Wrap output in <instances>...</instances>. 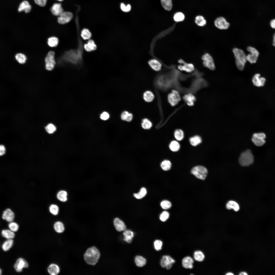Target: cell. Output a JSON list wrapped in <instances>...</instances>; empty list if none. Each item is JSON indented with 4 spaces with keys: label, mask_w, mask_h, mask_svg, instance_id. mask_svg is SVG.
I'll use <instances>...</instances> for the list:
<instances>
[{
    "label": "cell",
    "mask_w": 275,
    "mask_h": 275,
    "mask_svg": "<svg viewBox=\"0 0 275 275\" xmlns=\"http://www.w3.org/2000/svg\"><path fill=\"white\" fill-rule=\"evenodd\" d=\"M100 256V253L98 249L95 246L88 248L84 254L85 260L88 264L93 265L98 262Z\"/></svg>",
    "instance_id": "obj_1"
},
{
    "label": "cell",
    "mask_w": 275,
    "mask_h": 275,
    "mask_svg": "<svg viewBox=\"0 0 275 275\" xmlns=\"http://www.w3.org/2000/svg\"><path fill=\"white\" fill-rule=\"evenodd\" d=\"M232 52L235 59V64L237 68L240 71L244 68L247 60L246 55L242 49L237 48H234Z\"/></svg>",
    "instance_id": "obj_2"
},
{
    "label": "cell",
    "mask_w": 275,
    "mask_h": 275,
    "mask_svg": "<svg viewBox=\"0 0 275 275\" xmlns=\"http://www.w3.org/2000/svg\"><path fill=\"white\" fill-rule=\"evenodd\" d=\"M55 53L54 51L50 50L48 52L45 57L44 61L45 68L47 70H52L56 65L55 59Z\"/></svg>",
    "instance_id": "obj_3"
},
{
    "label": "cell",
    "mask_w": 275,
    "mask_h": 275,
    "mask_svg": "<svg viewBox=\"0 0 275 275\" xmlns=\"http://www.w3.org/2000/svg\"><path fill=\"white\" fill-rule=\"evenodd\" d=\"M254 161V158L251 151L247 150L243 152L239 158L240 164L243 166H248L252 164Z\"/></svg>",
    "instance_id": "obj_4"
},
{
    "label": "cell",
    "mask_w": 275,
    "mask_h": 275,
    "mask_svg": "<svg viewBox=\"0 0 275 275\" xmlns=\"http://www.w3.org/2000/svg\"><path fill=\"white\" fill-rule=\"evenodd\" d=\"M191 173L197 178L204 180L207 177L208 171L204 167L199 166L194 167L191 171Z\"/></svg>",
    "instance_id": "obj_5"
},
{
    "label": "cell",
    "mask_w": 275,
    "mask_h": 275,
    "mask_svg": "<svg viewBox=\"0 0 275 275\" xmlns=\"http://www.w3.org/2000/svg\"><path fill=\"white\" fill-rule=\"evenodd\" d=\"M167 99L169 104L171 106H174L177 105L180 101L181 97L179 93L177 91L173 90L168 95Z\"/></svg>",
    "instance_id": "obj_6"
},
{
    "label": "cell",
    "mask_w": 275,
    "mask_h": 275,
    "mask_svg": "<svg viewBox=\"0 0 275 275\" xmlns=\"http://www.w3.org/2000/svg\"><path fill=\"white\" fill-rule=\"evenodd\" d=\"M203 66L211 70H214L215 68L213 59L212 56L208 53L204 54L202 57Z\"/></svg>",
    "instance_id": "obj_7"
},
{
    "label": "cell",
    "mask_w": 275,
    "mask_h": 275,
    "mask_svg": "<svg viewBox=\"0 0 275 275\" xmlns=\"http://www.w3.org/2000/svg\"><path fill=\"white\" fill-rule=\"evenodd\" d=\"M175 260L169 255H164L162 257L160 261L161 266L163 268L169 270L172 267Z\"/></svg>",
    "instance_id": "obj_8"
},
{
    "label": "cell",
    "mask_w": 275,
    "mask_h": 275,
    "mask_svg": "<svg viewBox=\"0 0 275 275\" xmlns=\"http://www.w3.org/2000/svg\"><path fill=\"white\" fill-rule=\"evenodd\" d=\"M266 135L263 133H254L253 136L252 141L254 144L257 146L263 145L265 143V139Z\"/></svg>",
    "instance_id": "obj_9"
},
{
    "label": "cell",
    "mask_w": 275,
    "mask_h": 275,
    "mask_svg": "<svg viewBox=\"0 0 275 275\" xmlns=\"http://www.w3.org/2000/svg\"><path fill=\"white\" fill-rule=\"evenodd\" d=\"M215 26L220 30H226L230 26V24L225 19L222 17L217 18L214 22Z\"/></svg>",
    "instance_id": "obj_10"
},
{
    "label": "cell",
    "mask_w": 275,
    "mask_h": 275,
    "mask_svg": "<svg viewBox=\"0 0 275 275\" xmlns=\"http://www.w3.org/2000/svg\"><path fill=\"white\" fill-rule=\"evenodd\" d=\"M73 17V14L69 12H63L58 18V23L61 24H64L69 22Z\"/></svg>",
    "instance_id": "obj_11"
},
{
    "label": "cell",
    "mask_w": 275,
    "mask_h": 275,
    "mask_svg": "<svg viewBox=\"0 0 275 275\" xmlns=\"http://www.w3.org/2000/svg\"><path fill=\"white\" fill-rule=\"evenodd\" d=\"M28 267V263L24 259L22 258H18L14 265L15 270L18 272L22 271L23 268H27Z\"/></svg>",
    "instance_id": "obj_12"
},
{
    "label": "cell",
    "mask_w": 275,
    "mask_h": 275,
    "mask_svg": "<svg viewBox=\"0 0 275 275\" xmlns=\"http://www.w3.org/2000/svg\"><path fill=\"white\" fill-rule=\"evenodd\" d=\"M266 81V79L264 77L260 76V75L259 73L255 74L252 79V82L253 85L259 87L264 86Z\"/></svg>",
    "instance_id": "obj_13"
},
{
    "label": "cell",
    "mask_w": 275,
    "mask_h": 275,
    "mask_svg": "<svg viewBox=\"0 0 275 275\" xmlns=\"http://www.w3.org/2000/svg\"><path fill=\"white\" fill-rule=\"evenodd\" d=\"M178 62L180 63L183 64L182 65H179L178 66V68L180 70L188 73L194 71V67L193 64L186 63L182 59L179 60Z\"/></svg>",
    "instance_id": "obj_14"
},
{
    "label": "cell",
    "mask_w": 275,
    "mask_h": 275,
    "mask_svg": "<svg viewBox=\"0 0 275 275\" xmlns=\"http://www.w3.org/2000/svg\"><path fill=\"white\" fill-rule=\"evenodd\" d=\"M84 48L86 51L91 52L96 50L97 48V46L94 41L90 39L88 40L87 43L84 44Z\"/></svg>",
    "instance_id": "obj_15"
},
{
    "label": "cell",
    "mask_w": 275,
    "mask_h": 275,
    "mask_svg": "<svg viewBox=\"0 0 275 275\" xmlns=\"http://www.w3.org/2000/svg\"><path fill=\"white\" fill-rule=\"evenodd\" d=\"M15 217L14 212L10 209L8 208L3 212L2 218L9 222H12Z\"/></svg>",
    "instance_id": "obj_16"
},
{
    "label": "cell",
    "mask_w": 275,
    "mask_h": 275,
    "mask_svg": "<svg viewBox=\"0 0 275 275\" xmlns=\"http://www.w3.org/2000/svg\"><path fill=\"white\" fill-rule=\"evenodd\" d=\"M148 64L150 67L155 71H158L161 69V63L156 59H153L150 60L148 62Z\"/></svg>",
    "instance_id": "obj_17"
},
{
    "label": "cell",
    "mask_w": 275,
    "mask_h": 275,
    "mask_svg": "<svg viewBox=\"0 0 275 275\" xmlns=\"http://www.w3.org/2000/svg\"><path fill=\"white\" fill-rule=\"evenodd\" d=\"M183 99L186 104L189 106L194 105L196 100L195 96L190 93L185 94L183 96Z\"/></svg>",
    "instance_id": "obj_18"
},
{
    "label": "cell",
    "mask_w": 275,
    "mask_h": 275,
    "mask_svg": "<svg viewBox=\"0 0 275 275\" xmlns=\"http://www.w3.org/2000/svg\"><path fill=\"white\" fill-rule=\"evenodd\" d=\"M51 11L52 14L56 16H60L64 11L61 4H54L51 8Z\"/></svg>",
    "instance_id": "obj_19"
},
{
    "label": "cell",
    "mask_w": 275,
    "mask_h": 275,
    "mask_svg": "<svg viewBox=\"0 0 275 275\" xmlns=\"http://www.w3.org/2000/svg\"><path fill=\"white\" fill-rule=\"evenodd\" d=\"M194 263L193 259L189 256L185 257L182 260V266L184 268L186 269L193 268Z\"/></svg>",
    "instance_id": "obj_20"
},
{
    "label": "cell",
    "mask_w": 275,
    "mask_h": 275,
    "mask_svg": "<svg viewBox=\"0 0 275 275\" xmlns=\"http://www.w3.org/2000/svg\"><path fill=\"white\" fill-rule=\"evenodd\" d=\"M114 225L116 230L119 231H124L126 228V226L124 223L118 218L115 219Z\"/></svg>",
    "instance_id": "obj_21"
},
{
    "label": "cell",
    "mask_w": 275,
    "mask_h": 275,
    "mask_svg": "<svg viewBox=\"0 0 275 275\" xmlns=\"http://www.w3.org/2000/svg\"><path fill=\"white\" fill-rule=\"evenodd\" d=\"M31 9V6L29 4L28 2L26 1H24L20 4L18 9V11L20 12L24 11L26 13H28L30 12Z\"/></svg>",
    "instance_id": "obj_22"
},
{
    "label": "cell",
    "mask_w": 275,
    "mask_h": 275,
    "mask_svg": "<svg viewBox=\"0 0 275 275\" xmlns=\"http://www.w3.org/2000/svg\"><path fill=\"white\" fill-rule=\"evenodd\" d=\"M48 273L51 275H56L59 272L60 268L59 266L54 264H50L47 268Z\"/></svg>",
    "instance_id": "obj_23"
},
{
    "label": "cell",
    "mask_w": 275,
    "mask_h": 275,
    "mask_svg": "<svg viewBox=\"0 0 275 275\" xmlns=\"http://www.w3.org/2000/svg\"><path fill=\"white\" fill-rule=\"evenodd\" d=\"M59 42V40L58 38L55 36H52L47 39V44L49 46L53 48L57 47Z\"/></svg>",
    "instance_id": "obj_24"
},
{
    "label": "cell",
    "mask_w": 275,
    "mask_h": 275,
    "mask_svg": "<svg viewBox=\"0 0 275 275\" xmlns=\"http://www.w3.org/2000/svg\"><path fill=\"white\" fill-rule=\"evenodd\" d=\"M80 35L81 38L84 40H88L91 39L92 36L91 32L87 28L82 29L81 31Z\"/></svg>",
    "instance_id": "obj_25"
},
{
    "label": "cell",
    "mask_w": 275,
    "mask_h": 275,
    "mask_svg": "<svg viewBox=\"0 0 275 275\" xmlns=\"http://www.w3.org/2000/svg\"><path fill=\"white\" fill-rule=\"evenodd\" d=\"M16 60L20 64H23L27 59L26 56L22 53H17L15 56Z\"/></svg>",
    "instance_id": "obj_26"
},
{
    "label": "cell",
    "mask_w": 275,
    "mask_h": 275,
    "mask_svg": "<svg viewBox=\"0 0 275 275\" xmlns=\"http://www.w3.org/2000/svg\"><path fill=\"white\" fill-rule=\"evenodd\" d=\"M1 234L2 237L7 239H12L15 236L14 232L10 229L3 230L1 231Z\"/></svg>",
    "instance_id": "obj_27"
},
{
    "label": "cell",
    "mask_w": 275,
    "mask_h": 275,
    "mask_svg": "<svg viewBox=\"0 0 275 275\" xmlns=\"http://www.w3.org/2000/svg\"><path fill=\"white\" fill-rule=\"evenodd\" d=\"M226 208L228 210L232 209L236 212L238 211L240 209L238 203L235 201L232 200L230 201L227 203Z\"/></svg>",
    "instance_id": "obj_28"
},
{
    "label": "cell",
    "mask_w": 275,
    "mask_h": 275,
    "mask_svg": "<svg viewBox=\"0 0 275 275\" xmlns=\"http://www.w3.org/2000/svg\"><path fill=\"white\" fill-rule=\"evenodd\" d=\"M13 241L12 239H7L5 241L2 245V248L5 251H8L12 246Z\"/></svg>",
    "instance_id": "obj_29"
},
{
    "label": "cell",
    "mask_w": 275,
    "mask_h": 275,
    "mask_svg": "<svg viewBox=\"0 0 275 275\" xmlns=\"http://www.w3.org/2000/svg\"><path fill=\"white\" fill-rule=\"evenodd\" d=\"M124 236V240L128 243H130L134 237L133 232L130 230H127L123 233Z\"/></svg>",
    "instance_id": "obj_30"
},
{
    "label": "cell",
    "mask_w": 275,
    "mask_h": 275,
    "mask_svg": "<svg viewBox=\"0 0 275 275\" xmlns=\"http://www.w3.org/2000/svg\"><path fill=\"white\" fill-rule=\"evenodd\" d=\"M67 193L64 190H61L59 191L57 195L58 199L61 201L65 202L67 199Z\"/></svg>",
    "instance_id": "obj_31"
},
{
    "label": "cell",
    "mask_w": 275,
    "mask_h": 275,
    "mask_svg": "<svg viewBox=\"0 0 275 275\" xmlns=\"http://www.w3.org/2000/svg\"><path fill=\"white\" fill-rule=\"evenodd\" d=\"M143 98L144 100L147 102H152L154 98V95L153 93L149 91H145L143 95Z\"/></svg>",
    "instance_id": "obj_32"
},
{
    "label": "cell",
    "mask_w": 275,
    "mask_h": 275,
    "mask_svg": "<svg viewBox=\"0 0 275 275\" xmlns=\"http://www.w3.org/2000/svg\"><path fill=\"white\" fill-rule=\"evenodd\" d=\"M54 228L57 232L61 233L64 230V227L63 224L60 221L56 222L54 225Z\"/></svg>",
    "instance_id": "obj_33"
},
{
    "label": "cell",
    "mask_w": 275,
    "mask_h": 275,
    "mask_svg": "<svg viewBox=\"0 0 275 275\" xmlns=\"http://www.w3.org/2000/svg\"><path fill=\"white\" fill-rule=\"evenodd\" d=\"M161 5L165 10L170 11L172 7V0H160Z\"/></svg>",
    "instance_id": "obj_34"
},
{
    "label": "cell",
    "mask_w": 275,
    "mask_h": 275,
    "mask_svg": "<svg viewBox=\"0 0 275 275\" xmlns=\"http://www.w3.org/2000/svg\"><path fill=\"white\" fill-rule=\"evenodd\" d=\"M132 114L127 111H124L121 113V119L127 122L131 121L133 118Z\"/></svg>",
    "instance_id": "obj_35"
},
{
    "label": "cell",
    "mask_w": 275,
    "mask_h": 275,
    "mask_svg": "<svg viewBox=\"0 0 275 275\" xmlns=\"http://www.w3.org/2000/svg\"><path fill=\"white\" fill-rule=\"evenodd\" d=\"M189 141L190 144L193 146H196L202 142L201 138L198 135H196L190 138Z\"/></svg>",
    "instance_id": "obj_36"
},
{
    "label": "cell",
    "mask_w": 275,
    "mask_h": 275,
    "mask_svg": "<svg viewBox=\"0 0 275 275\" xmlns=\"http://www.w3.org/2000/svg\"><path fill=\"white\" fill-rule=\"evenodd\" d=\"M194 256L195 260L199 262L203 261L205 257L203 253L200 251H195L194 253Z\"/></svg>",
    "instance_id": "obj_37"
},
{
    "label": "cell",
    "mask_w": 275,
    "mask_h": 275,
    "mask_svg": "<svg viewBox=\"0 0 275 275\" xmlns=\"http://www.w3.org/2000/svg\"><path fill=\"white\" fill-rule=\"evenodd\" d=\"M135 262L138 266L142 267L145 265L146 260L142 257L138 256H136L135 258Z\"/></svg>",
    "instance_id": "obj_38"
},
{
    "label": "cell",
    "mask_w": 275,
    "mask_h": 275,
    "mask_svg": "<svg viewBox=\"0 0 275 275\" xmlns=\"http://www.w3.org/2000/svg\"><path fill=\"white\" fill-rule=\"evenodd\" d=\"M195 21L196 24L199 26H203L206 23V21L204 18L201 16H198L195 18Z\"/></svg>",
    "instance_id": "obj_39"
},
{
    "label": "cell",
    "mask_w": 275,
    "mask_h": 275,
    "mask_svg": "<svg viewBox=\"0 0 275 275\" xmlns=\"http://www.w3.org/2000/svg\"><path fill=\"white\" fill-rule=\"evenodd\" d=\"M141 125L143 129L148 130L152 127V124L149 120L147 118H145L142 120Z\"/></svg>",
    "instance_id": "obj_40"
},
{
    "label": "cell",
    "mask_w": 275,
    "mask_h": 275,
    "mask_svg": "<svg viewBox=\"0 0 275 275\" xmlns=\"http://www.w3.org/2000/svg\"><path fill=\"white\" fill-rule=\"evenodd\" d=\"M146 189L144 187H142L139 192L133 194L134 196L137 199H141L144 197L147 194Z\"/></svg>",
    "instance_id": "obj_41"
},
{
    "label": "cell",
    "mask_w": 275,
    "mask_h": 275,
    "mask_svg": "<svg viewBox=\"0 0 275 275\" xmlns=\"http://www.w3.org/2000/svg\"><path fill=\"white\" fill-rule=\"evenodd\" d=\"M258 57L254 54L250 53L246 56V60L251 64L255 63L256 62Z\"/></svg>",
    "instance_id": "obj_42"
},
{
    "label": "cell",
    "mask_w": 275,
    "mask_h": 275,
    "mask_svg": "<svg viewBox=\"0 0 275 275\" xmlns=\"http://www.w3.org/2000/svg\"><path fill=\"white\" fill-rule=\"evenodd\" d=\"M169 147L170 150L174 152L178 150L180 147L179 143L175 141H172L170 144Z\"/></svg>",
    "instance_id": "obj_43"
},
{
    "label": "cell",
    "mask_w": 275,
    "mask_h": 275,
    "mask_svg": "<svg viewBox=\"0 0 275 275\" xmlns=\"http://www.w3.org/2000/svg\"><path fill=\"white\" fill-rule=\"evenodd\" d=\"M162 169L164 171H168L171 168V164L169 160H165L162 161L160 165Z\"/></svg>",
    "instance_id": "obj_44"
},
{
    "label": "cell",
    "mask_w": 275,
    "mask_h": 275,
    "mask_svg": "<svg viewBox=\"0 0 275 275\" xmlns=\"http://www.w3.org/2000/svg\"><path fill=\"white\" fill-rule=\"evenodd\" d=\"M173 19L174 21L176 22H181L183 21L184 19L185 16L182 12H177L174 15Z\"/></svg>",
    "instance_id": "obj_45"
},
{
    "label": "cell",
    "mask_w": 275,
    "mask_h": 275,
    "mask_svg": "<svg viewBox=\"0 0 275 275\" xmlns=\"http://www.w3.org/2000/svg\"><path fill=\"white\" fill-rule=\"evenodd\" d=\"M174 135L175 138L177 140L180 141L182 140L184 138V132L181 129H177L174 132Z\"/></svg>",
    "instance_id": "obj_46"
},
{
    "label": "cell",
    "mask_w": 275,
    "mask_h": 275,
    "mask_svg": "<svg viewBox=\"0 0 275 275\" xmlns=\"http://www.w3.org/2000/svg\"><path fill=\"white\" fill-rule=\"evenodd\" d=\"M49 211L53 215H57L59 213V207L55 204H52L49 207Z\"/></svg>",
    "instance_id": "obj_47"
},
{
    "label": "cell",
    "mask_w": 275,
    "mask_h": 275,
    "mask_svg": "<svg viewBox=\"0 0 275 275\" xmlns=\"http://www.w3.org/2000/svg\"><path fill=\"white\" fill-rule=\"evenodd\" d=\"M8 227L10 230L14 232L17 231L19 228L18 224L17 223L12 222H10Z\"/></svg>",
    "instance_id": "obj_48"
},
{
    "label": "cell",
    "mask_w": 275,
    "mask_h": 275,
    "mask_svg": "<svg viewBox=\"0 0 275 275\" xmlns=\"http://www.w3.org/2000/svg\"><path fill=\"white\" fill-rule=\"evenodd\" d=\"M46 131L49 133H53L56 130V128L53 124L50 123L45 127Z\"/></svg>",
    "instance_id": "obj_49"
},
{
    "label": "cell",
    "mask_w": 275,
    "mask_h": 275,
    "mask_svg": "<svg viewBox=\"0 0 275 275\" xmlns=\"http://www.w3.org/2000/svg\"><path fill=\"white\" fill-rule=\"evenodd\" d=\"M160 205L162 209H167L170 208L171 207L172 204L169 201L164 200L161 203Z\"/></svg>",
    "instance_id": "obj_50"
},
{
    "label": "cell",
    "mask_w": 275,
    "mask_h": 275,
    "mask_svg": "<svg viewBox=\"0 0 275 275\" xmlns=\"http://www.w3.org/2000/svg\"><path fill=\"white\" fill-rule=\"evenodd\" d=\"M162 245V242L160 240H156L154 242V247L156 251H159L161 250Z\"/></svg>",
    "instance_id": "obj_51"
},
{
    "label": "cell",
    "mask_w": 275,
    "mask_h": 275,
    "mask_svg": "<svg viewBox=\"0 0 275 275\" xmlns=\"http://www.w3.org/2000/svg\"><path fill=\"white\" fill-rule=\"evenodd\" d=\"M169 214L167 211L163 212L160 215L159 218L160 220L162 222L166 221L169 218Z\"/></svg>",
    "instance_id": "obj_52"
},
{
    "label": "cell",
    "mask_w": 275,
    "mask_h": 275,
    "mask_svg": "<svg viewBox=\"0 0 275 275\" xmlns=\"http://www.w3.org/2000/svg\"><path fill=\"white\" fill-rule=\"evenodd\" d=\"M247 50L250 53L254 54L258 56L259 55V53L258 50L255 48L253 47L249 46L247 47Z\"/></svg>",
    "instance_id": "obj_53"
},
{
    "label": "cell",
    "mask_w": 275,
    "mask_h": 275,
    "mask_svg": "<svg viewBox=\"0 0 275 275\" xmlns=\"http://www.w3.org/2000/svg\"><path fill=\"white\" fill-rule=\"evenodd\" d=\"M120 8L121 10L125 12H128L130 11L131 9V6L129 4H128L126 6L123 3H121L120 5Z\"/></svg>",
    "instance_id": "obj_54"
},
{
    "label": "cell",
    "mask_w": 275,
    "mask_h": 275,
    "mask_svg": "<svg viewBox=\"0 0 275 275\" xmlns=\"http://www.w3.org/2000/svg\"><path fill=\"white\" fill-rule=\"evenodd\" d=\"M35 3L41 7L45 6L46 4L47 0H34Z\"/></svg>",
    "instance_id": "obj_55"
},
{
    "label": "cell",
    "mask_w": 275,
    "mask_h": 275,
    "mask_svg": "<svg viewBox=\"0 0 275 275\" xmlns=\"http://www.w3.org/2000/svg\"><path fill=\"white\" fill-rule=\"evenodd\" d=\"M109 115L108 113L106 112H103L100 115V118L103 120H107L109 118Z\"/></svg>",
    "instance_id": "obj_56"
},
{
    "label": "cell",
    "mask_w": 275,
    "mask_h": 275,
    "mask_svg": "<svg viewBox=\"0 0 275 275\" xmlns=\"http://www.w3.org/2000/svg\"><path fill=\"white\" fill-rule=\"evenodd\" d=\"M5 146L3 145H1L0 146V155L2 156L5 153Z\"/></svg>",
    "instance_id": "obj_57"
},
{
    "label": "cell",
    "mask_w": 275,
    "mask_h": 275,
    "mask_svg": "<svg viewBox=\"0 0 275 275\" xmlns=\"http://www.w3.org/2000/svg\"><path fill=\"white\" fill-rule=\"evenodd\" d=\"M270 25L272 28L275 29V19H273L271 21Z\"/></svg>",
    "instance_id": "obj_58"
},
{
    "label": "cell",
    "mask_w": 275,
    "mask_h": 275,
    "mask_svg": "<svg viewBox=\"0 0 275 275\" xmlns=\"http://www.w3.org/2000/svg\"><path fill=\"white\" fill-rule=\"evenodd\" d=\"M273 38L272 45L274 46L275 47V33L273 35Z\"/></svg>",
    "instance_id": "obj_59"
},
{
    "label": "cell",
    "mask_w": 275,
    "mask_h": 275,
    "mask_svg": "<svg viewBox=\"0 0 275 275\" xmlns=\"http://www.w3.org/2000/svg\"><path fill=\"white\" fill-rule=\"evenodd\" d=\"M239 275H247L248 274L245 272H242L240 273Z\"/></svg>",
    "instance_id": "obj_60"
},
{
    "label": "cell",
    "mask_w": 275,
    "mask_h": 275,
    "mask_svg": "<svg viewBox=\"0 0 275 275\" xmlns=\"http://www.w3.org/2000/svg\"><path fill=\"white\" fill-rule=\"evenodd\" d=\"M226 274L227 275H233V273H231V272H228V273H226Z\"/></svg>",
    "instance_id": "obj_61"
},
{
    "label": "cell",
    "mask_w": 275,
    "mask_h": 275,
    "mask_svg": "<svg viewBox=\"0 0 275 275\" xmlns=\"http://www.w3.org/2000/svg\"><path fill=\"white\" fill-rule=\"evenodd\" d=\"M2 273V270L1 269H0V274H1Z\"/></svg>",
    "instance_id": "obj_62"
},
{
    "label": "cell",
    "mask_w": 275,
    "mask_h": 275,
    "mask_svg": "<svg viewBox=\"0 0 275 275\" xmlns=\"http://www.w3.org/2000/svg\"><path fill=\"white\" fill-rule=\"evenodd\" d=\"M57 0L60 1H63V0Z\"/></svg>",
    "instance_id": "obj_63"
}]
</instances>
